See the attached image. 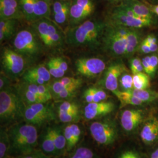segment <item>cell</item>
<instances>
[{"label": "cell", "instance_id": "23", "mask_svg": "<svg viewBox=\"0 0 158 158\" xmlns=\"http://www.w3.org/2000/svg\"><path fill=\"white\" fill-rule=\"evenodd\" d=\"M108 97V94L105 91L95 87H89L83 93V98L87 103L106 101Z\"/></svg>", "mask_w": 158, "mask_h": 158}, {"label": "cell", "instance_id": "24", "mask_svg": "<svg viewBox=\"0 0 158 158\" xmlns=\"http://www.w3.org/2000/svg\"><path fill=\"white\" fill-rule=\"evenodd\" d=\"M17 19H6L0 20V42L9 40L14 35L17 25Z\"/></svg>", "mask_w": 158, "mask_h": 158}, {"label": "cell", "instance_id": "1", "mask_svg": "<svg viewBox=\"0 0 158 158\" xmlns=\"http://www.w3.org/2000/svg\"><path fill=\"white\" fill-rule=\"evenodd\" d=\"M107 23L100 21L87 19L68 30L66 42L74 47L96 49L102 45Z\"/></svg>", "mask_w": 158, "mask_h": 158}, {"label": "cell", "instance_id": "48", "mask_svg": "<svg viewBox=\"0 0 158 158\" xmlns=\"http://www.w3.org/2000/svg\"><path fill=\"white\" fill-rule=\"evenodd\" d=\"M150 50H151V53H154L158 50V44H155L150 45Z\"/></svg>", "mask_w": 158, "mask_h": 158}, {"label": "cell", "instance_id": "15", "mask_svg": "<svg viewBox=\"0 0 158 158\" xmlns=\"http://www.w3.org/2000/svg\"><path fill=\"white\" fill-rule=\"evenodd\" d=\"M51 77L52 76L48 68L44 64L30 68L23 75L25 82L37 85H46Z\"/></svg>", "mask_w": 158, "mask_h": 158}, {"label": "cell", "instance_id": "41", "mask_svg": "<svg viewBox=\"0 0 158 158\" xmlns=\"http://www.w3.org/2000/svg\"><path fill=\"white\" fill-rule=\"evenodd\" d=\"M158 66V56L156 55L150 56V70L149 76L153 77L155 73Z\"/></svg>", "mask_w": 158, "mask_h": 158}, {"label": "cell", "instance_id": "27", "mask_svg": "<svg viewBox=\"0 0 158 158\" xmlns=\"http://www.w3.org/2000/svg\"><path fill=\"white\" fill-rule=\"evenodd\" d=\"M19 95L21 97L23 101L26 106L36 103L45 102L43 100L32 91L28 90L24 85H21L18 89H17Z\"/></svg>", "mask_w": 158, "mask_h": 158}, {"label": "cell", "instance_id": "5", "mask_svg": "<svg viewBox=\"0 0 158 158\" xmlns=\"http://www.w3.org/2000/svg\"><path fill=\"white\" fill-rule=\"evenodd\" d=\"M42 42L33 30L23 29L15 35L13 46L14 50L29 59H35L42 51Z\"/></svg>", "mask_w": 158, "mask_h": 158}, {"label": "cell", "instance_id": "12", "mask_svg": "<svg viewBox=\"0 0 158 158\" xmlns=\"http://www.w3.org/2000/svg\"><path fill=\"white\" fill-rule=\"evenodd\" d=\"M126 70L127 69L123 63H114L109 66L106 70L103 78L104 87L113 93L119 90V79Z\"/></svg>", "mask_w": 158, "mask_h": 158}, {"label": "cell", "instance_id": "39", "mask_svg": "<svg viewBox=\"0 0 158 158\" xmlns=\"http://www.w3.org/2000/svg\"><path fill=\"white\" fill-rule=\"evenodd\" d=\"M62 84L65 85L66 87L70 86H77L81 87L83 84V80L79 78H74L70 77H62L58 80Z\"/></svg>", "mask_w": 158, "mask_h": 158}, {"label": "cell", "instance_id": "30", "mask_svg": "<svg viewBox=\"0 0 158 158\" xmlns=\"http://www.w3.org/2000/svg\"><path fill=\"white\" fill-rule=\"evenodd\" d=\"M72 3V0L66 1L62 8L55 14H52L55 23L57 25H62L69 21V17L70 13V8Z\"/></svg>", "mask_w": 158, "mask_h": 158}, {"label": "cell", "instance_id": "19", "mask_svg": "<svg viewBox=\"0 0 158 158\" xmlns=\"http://www.w3.org/2000/svg\"><path fill=\"white\" fill-rule=\"evenodd\" d=\"M142 141L147 145H151L158 138V119L155 118L147 121L141 131Z\"/></svg>", "mask_w": 158, "mask_h": 158}, {"label": "cell", "instance_id": "17", "mask_svg": "<svg viewBox=\"0 0 158 158\" xmlns=\"http://www.w3.org/2000/svg\"><path fill=\"white\" fill-rule=\"evenodd\" d=\"M66 140V152L73 151L81 136V130L76 123H69L63 127Z\"/></svg>", "mask_w": 158, "mask_h": 158}, {"label": "cell", "instance_id": "26", "mask_svg": "<svg viewBox=\"0 0 158 158\" xmlns=\"http://www.w3.org/2000/svg\"><path fill=\"white\" fill-rule=\"evenodd\" d=\"M133 95L135 96L144 104L150 103L158 100V91L152 90L149 89L145 90H138L133 89L129 91Z\"/></svg>", "mask_w": 158, "mask_h": 158}, {"label": "cell", "instance_id": "52", "mask_svg": "<svg viewBox=\"0 0 158 158\" xmlns=\"http://www.w3.org/2000/svg\"><path fill=\"white\" fill-rule=\"evenodd\" d=\"M44 1H46V2H48L50 3V2H51V0H44Z\"/></svg>", "mask_w": 158, "mask_h": 158}, {"label": "cell", "instance_id": "36", "mask_svg": "<svg viewBox=\"0 0 158 158\" xmlns=\"http://www.w3.org/2000/svg\"><path fill=\"white\" fill-rule=\"evenodd\" d=\"M46 67L48 68L52 77H53L56 79L62 78L65 74V72L62 70L60 68H58L51 59L47 62Z\"/></svg>", "mask_w": 158, "mask_h": 158}, {"label": "cell", "instance_id": "45", "mask_svg": "<svg viewBox=\"0 0 158 158\" xmlns=\"http://www.w3.org/2000/svg\"><path fill=\"white\" fill-rule=\"evenodd\" d=\"M119 158H141L137 153L133 151H127L121 154Z\"/></svg>", "mask_w": 158, "mask_h": 158}, {"label": "cell", "instance_id": "32", "mask_svg": "<svg viewBox=\"0 0 158 158\" xmlns=\"http://www.w3.org/2000/svg\"><path fill=\"white\" fill-rule=\"evenodd\" d=\"M57 115L60 122L65 124L76 123L80 118L79 110L66 113H57Z\"/></svg>", "mask_w": 158, "mask_h": 158}, {"label": "cell", "instance_id": "46", "mask_svg": "<svg viewBox=\"0 0 158 158\" xmlns=\"http://www.w3.org/2000/svg\"><path fill=\"white\" fill-rule=\"evenodd\" d=\"M9 80L8 79V77L6 76L5 75H1V78H0V89L3 90L4 89H6V87H9Z\"/></svg>", "mask_w": 158, "mask_h": 158}, {"label": "cell", "instance_id": "38", "mask_svg": "<svg viewBox=\"0 0 158 158\" xmlns=\"http://www.w3.org/2000/svg\"><path fill=\"white\" fill-rule=\"evenodd\" d=\"M130 69L132 74L144 72L142 60L138 57L131 58L130 60Z\"/></svg>", "mask_w": 158, "mask_h": 158}, {"label": "cell", "instance_id": "50", "mask_svg": "<svg viewBox=\"0 0 158 158\" xmlns=\"http://www.w3.org/2000/svg\"><path fill=\"white\" fill-rule=\"evenodd\" d=\"M151 158H158V149H156L151 154Z\"/></svg>", "mask_w": 158, "mask_h": 158}, {"label": "cell", "instance_id": "18", "mask_svg": "<svg viewBox=\"0 0 158 158\" xmlns=\"http://www.w3.org/2000/svg\"><path fill=\"white\" fill-rule=\"evenodd\" d=\"M39 143L42 151L51 157H57L56 149L55 145L51 127H46L39 137Z\"/></svg>", "mask_w": 158, "mask_h": 158}, {"label": "cell", "instance_id": "22", "mask_svg": "<svg viewBox=\"0 0 158 158\" xmlns=\"http://www.w3.org/2000/svg\"><path fill=\"white\" fill-rule=\"evenodd\" d=\"M137 29H131L127 37V46L125 57H131L139 49L141 44V34Z\"/></svg>", "mask_w": 158, "mask_h": 158}, {"label": "cell", "instance_id": "4", "mask_svg": "<svg viewBox=\"0 0 158 158\" xmlns=\"http://www.w3.org/2000/svg\"><path fill=\"white\" fill-rule=\"evenodd\" d=\"M131 29L122 26L108 23L102 38L104 49L115 57H125L127 37Z\"/></svg>", "mask_w": 158, "mask_h": 158}, {"label": "cell", "instance_id": "29", "mask_svg": "<svg viewBox=\"0 0 158 158\" xmlns=\"http://www.w3.org/2000/svg\"><path fill=\"white\" fill-rule=\"evenodd\" d=\"M24 18L29 23L36 21L34 14V0H18Z\"/></svg>", "mask_w": 158, "mask_h": 158}, {"label": "cell", "instance_id": "42", "mask_svg": "<svg viewBox=\"0 0 158 158\" xmlns=\"http://www.w3.org/2000/svg\"><path fill=\"white\" fill-rule=\"evenodd\" d=\"M45 153L43 152L42 151H38L36 150L33 152L29 153L27 155H22V156H18L15 158H52Z\"/></svg>", "mask_w": 158, "mask_h": 158}, {"label": "cell", "instance_id": "14", "mask_svg": "<svg viewBox=\"0 0 158 158\" xmlns=\"http://www.w3.org/2000/svg\"><path fill=\"white\" fill-rule=\"evenodd\" d=\"M115 106L111 102L88 103L84 109V117L88 120H93L104 117L112 113Z\"/></svg>", "mask_w": 158, "mask_h": 158}, {"label": "cell", "instance_id": "51", "mask_svg": "<svg viewBox=\"0 0 158 158\" xmlns=\"http://www.w3.org/2000/svg\"><path fill=\"white\" fill-rule=\"evenodd\" d=\"M106 1H108L110 3H116V2H118L119 1H120L121 0H105Z\"/></svg>", "mask_w": 158, "mask_h": 158}, {"label": "cell", "instance_id": "21", "mask_svg": "<svg viewBox=\"0 0 158 158\" xmlns=\"http://www.w3.org/2000/svg\"><path fill=\"white\" fill-rule=\"evenodd\" d=\"M52 134L56 149L57 157L62 156L66 152V140L62 127L53 125L51 126Z\"/></svg>", "mask_w": 158, "mask_h": 158}, {"label": "cell", "instance_id": "11", "mask_svg": "<svg viewBox=\"0 0 158 158\" xmlns=\"http://www.w3.org/2000/svg\"><path fill=\"white\" fill-rule=\"evenodd\" d=\"M77 73L87 77H94L106 69L105 62L98 57L80 58L75 62Z\"/></svg>", "mask_w": 158, "mask_h": 158}, {"label": "cell", "instance_id": "10", "mask_svg": "<svg viewBox=\"0 0 158 158\" xmlns=\"http://www.w3.org/2000/svg\"><path fill=\"white\" fill-rule=\"evenodd\" d=\"M1 64L7 73L12 76H17L25 69V57L15 50L6 48L1 53Z\"/></svg>", "mask_w": 158, "mask_h": 158}, {"label": "cell", "instance_id": "34", "mask_svg": "<svg viewBox=\"0 0 158 158\" xmlns=\"http://www.w3.org/2000/svg\"><path fill=\"white\" fill-rule=\"evenodd\" d=\"M70 158H100L91 149L81 147L77 148L71 155Z\"/></svg>", "mask_w": 158, "mask_h": 158}, {"label": "cell", "instance_id": "47", "mask_svg": "<svg viewBox=\"0 0 158 158\" xmlns=\"http://www.w3.org/2000/svg\"><path fill=\"white\" fill-rule=\"evenodd\" d=\"M145 40L148 42V43L149 44V45L157 44V39H156V38L155 36L152 35H148L147 38H145Z\"/></svg>", "mask_w": 158, "mask_h": 158}, {"label": "cell", "instance_id": "20", "mask_svg": "<svg viewBox=\"0 0 158 158\" xmlns=\"http://www.w3.org/2000/svg\"><path fill=\"white\" fill-rule=\"evenodd\" d=\"M121 4L130 8L138 17L153 19L151 10L138 0H121Z\"/></svg>", "mask_w": 158, "mask_h": 158}, {"label": "cell", "instance_id": "9", "mask_svg": "<svg viewBox=\"0 0 158 158\" xmlns=\"http://www.w3.org/2000/svg\"><path fill=\"white\" fill-rule=\"evenodd\" d=\"M96 4L94 0H72L69 17L70 28L81 23L94 13Z\"/></svg>", "mask_w": 158, "mask_h": 158}, {"label": "cell", "instance_id": "16", "mask_svg": "<svg viewBox=\"0 0 158 158\" xmlns=\"http://www.w3.org/2000/svg\"><path fill=\"white\" fill-rule=\"evenodd\" d=\"M24 18L18 0H0V19Z\"/></svg>", "mask_w": 158, "mask_h": 158}, {"label": "cell", "instance_id": "25", "mask_svg": "<svg viewBox=\"0 0 158 158\" xmlns=\"http://www.w3.org/2000/svg\"><path fill=\"white\" fill-rule=\"evenodd\" d=\"M119 101L121 102V107H124L127 105L138 106L144 104L141 100L134 96L130 91H124L119 90L114 93Z\"/></svg>", "mask_w": 158, "mask_h": 158}, {"label": "cell", "instance_id": "3", "mask_svg": "<svg viewBox=\"0 0 158 158\" xmlns=\"http://www.w3.org/2000/svg\"><path fill=\"white\" fill-rule=\"evenodd\" d=\"M26 104L18 91L10 87L0 91V121L1 127L15 124L23 119Z\"/></svg>", "mask_w": 158, "mask_h": 158}, {"label": "cell", "instance_id": "54", "mask_svg": "<svg viewBox=\"0 0 158 158\" xmlns=\"http://www.w3.org/2000/svg\"><path fill=\"white\" fill-rule=\"evenodd\" d=\"M61 1H68V0H61Z\"/></svg>", "mask_w": 158, "mask_h": 158}, {"label": "cell", "instance_id": "53", "mask_svg": "<svg viewBox=\"0 0 158 158\" xmlns=\"http://www.w3.org/2000/svg\"><path fill=\"white\" fill-rule=\"evenodd\" d=\"M56 158H64V157H63V156H58V157H56Z\"/></svg>", "mask_w": 158, "mask_h": 158}, {"label": "cell", "instance_id": "28", "mask_svg": "<svg viewBox=\"0 0 158 158\" xmlns=\"http://www.w3.org/2000/svg\"><path fill=\"white\" fill-rule=\"evenodd\" d=\"M11 142L7 130L4 127L0 131V158H8L10 155Z\"/></svg>", "mask_w": 158, "mask_h": 158}, {"label": "cell", "instance_id": "44", "mask_svg": "<svg viewBox=\"0 0 158 158\" xmlns=\"http://www.w3.org/2000/svg\"><path fill=\"white\" fill-rule=\"evenodd\" d=\"M141 60L144 72L149 75L150 70V56H146L143 57Z\"/></svg>", "mask_w": 158, "mask_h": 158}, {"label": "cell", "instance_id": "33", "mask_svg": "<svg viewBox=\"0 0 158 158\" xmlns=\"http://www.w3.org/2000/svg\"><path fill=\"white\" fill-rule=\"evenodd\" d=\"M121 91H128L134 89L133 75L128 72V70L122 74L119 79L118 82Z\"/></svg>", "mask_w": 158, "mask_h": 158}, {"label": "cell", "instance_id": "35", "mask_svg": "<svg viewBox=\"0 0 158 158\" xmlns=\"http://www.w3.org/2000/svg\"><path fill=\"white\" fill-rule=\"evenodd\" d=\"M80 88L77 86H70L68 87L64 90L53 97L56 100H64L66 99H70L76 95L77 91Z\"/></svg>", "mask_w": 158, "mask_h": 158}, {"label": "cell", "instance_id": "8", "mask_svg": "<svg viewBox=\"0 0 158 158\" xmlns=\"http://www.w3.org/2000/svg\"><path fill=\"white\" fill-rule=\"evenodd\" d=\"M56 118L53 108L47 102L36 103L26 106L23 121L36 127H41Z\"/></svg>", "mask_w": 158, "mask_h": 158}, {"label": "cell", "instance_id": "31", "mask_svg": "<svg viewBox=\"0 0 158 158\" xmlns=\"http://www.w3.org/2000/svg\"><path fill=\"white\" fill-rule=\"evenodd\" d=\"M133 75L134 89L138 90H145L151 87L150 76L144 72Z\"/></svg>", "mask_w": 158, "mask_h": 158}, {"label": "cell", "instance_id": "2", "mask_svg": "<svg viewBox=\"0 0 158 158\" xmlns=\"http://www.w3.org/2000/svg\"><path fill=\"white\" fill-rule=\"evenodd\" d=\"M11 142L10 155L15 157L33 152L39 144V136L36 126L25 123H17L7 130Z\"/></svg>", "mask_w": 158, "mask_h": 158}, {"label": "cell", "instance_id": "13", "mask_svg": "<svg viewBox=\"0 0 158 158\" xmlns=\"http://www.w3.org/2000/svg\"><path fill=\"white\" fill-rule=\"evenodd\" d=\"M144 118V113L141 109L131 108L124 110L120 117V122L125 131L133 132L141 124Z\"/></svg>", "mask_w": 158, "mask_h": 158}, {"label": "cell", "instance_id": "43", "mask_svg": "<svg viewBox=\"0 0 158 158\" xmlns=\"http://www.w3.org/2000/svg\"><path fill=\"white\" fill-rule=\"evenodd\" d=\"M139 50L143 54H148L151 53V50H150V45L148 43L146 40L145 39L143 40L139 45Z\"/></svg>", "mask_w": 158, "mask_h": 158}, {"label": "cell", "instance_id": "49", "mask_svg": "<svg viewBox=\"0 0 158 158\" xmlns=\"http://www.w3.org/2000/svg\"><path fill=\"white\" fill-rule=\"evenodd\" d=\"M151 11H152L153 13L155 14L158 16V4L156 6H153L152 8L151 9Z\"/></svg>", "mask_w": 158, "mask_h": 158}, {"label": "cell", "instance_id": "37", "mask_svg": "<svg viewBox=\"0 0 158 158\" xmlns=\"http://www.w3.org/2000/svg\"><path fill=\"white\" fill-rule=\"evenodd\" d=\"M78 110H79V106L76 103L69 101H64L58 106L57 113H66Z\"/></svg>", "mask_w": 158, "mask_h": 158}, {"label": "cell", "instance_id": "7", "mask_svg": "<svg viewBox=\"0 0 158 158\" xmlns=\"http://www.w3.org/2000/svg\"><path fill=\"white\" fill-rule=\"evenodd\" d=\"M93 139L102 146L114 143L118 136V131L115 122L111 119L93 122L89 127Z\"/></svg>", "mask_w": 158, "mask_h": 158}, {"label": "cell", "instance_id": "40", "mask_svg": "<svg viewBox=\"0 0 158 158\" xmlns=\"http://www.w3.org/2000/svg\"><path fill=\"white\" fill-rule=\"evenodd\" d=\"M51 59L58 68H60L63 72L65 73L67 72L68 69V63L62 57H55Z\"/></svg>", "mask_w": 158, "mask_h": 158}, {"label": "cell", "instance_id": "6", "mask_svg": "<svg viewBox=\"0 0 158 158\" xmlns=\"http://www.w3.org/2000/svg\"><path fill=\"white\" fill-rule=\"evenodd\" d=\"M110 18V23L129 28H142L149 27L153 23V19L138 17L130 8L121 4L113 9Z\"/></svg>", "mask_w": 158, "mask_h": 158}]
</instances>
